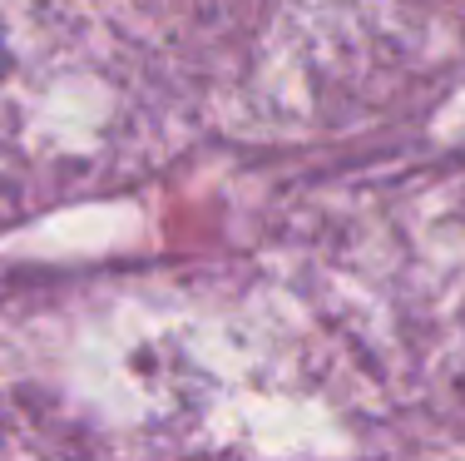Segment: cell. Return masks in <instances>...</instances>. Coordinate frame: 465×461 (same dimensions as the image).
Masks as SVG:
<instances>
[{
    "instance_id": "obj_1",
    "label": "cell",
    "mask_w": 465,
    "mask_h": 461,
    "mask_svg": "<svg viewBox=\"0 0 465 461\" xmlns=\"http://www.w3.org/2000/svg\"><path fill=\"white\" fill-rule=\"evenodd\" d=\"M0 70H5V45H0Z\"/></svg>"
}]
</instances>
